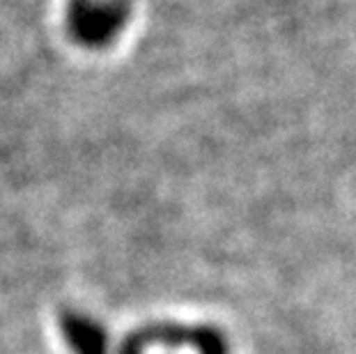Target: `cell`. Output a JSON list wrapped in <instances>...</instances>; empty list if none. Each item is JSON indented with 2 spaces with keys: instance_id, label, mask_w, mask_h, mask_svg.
Here are the masks:
<instances>
[{
  "instance_id": "cell-1",
  "label": "cell",
  "mask_w": 356,
  "mask_h": 354,
  "mask_svg": "<svg viewBox=\"0 0 356 354\" xmlns=\"http://www.w3.org/2000/svg\"><path fill=\"white\" fill-rule=\"evenodd\" d=\"M129 0H72L67 30L86 49H104L120 37L129 24Z\"/></svg>"
},
{
  "instance_id": "cell-2",
  "label": "cell",
  "mask_w": 356,
  "mask_h": 354,
  "mask_svg": "<svg viewBox=\"0 0 356 354\" xmlns=\"http://www.w3.org/2000/svg\"><path fill=\"white\" fill-rule=\"evenodd\" d=\"M60 327L76 354H106V331L95 320L81 313H65L60 318Z\"/></svg>"
},
{
  "instance_id": "cell-3",
  "label": "cell",
  "mask_w": 356,
  "mask_h": 354,
  "mask_svg": "<svg viewBox=\"0 0 356 354\" xmlns=\"http://www.w3.org/2000/svg\"><path fill=\"white\" fill-rule=\"evenodd\" d=\"M122 354H140V350L136 348V345H131V343H127V348H124V352Z\"/></svg>"
}]
</instances>
